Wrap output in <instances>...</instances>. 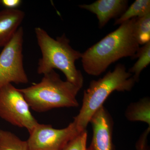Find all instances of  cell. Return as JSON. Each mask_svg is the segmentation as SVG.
<instances>
[{"label": "cell", "mask_w": 150, "mask_h": 150, "mask_svg": "<svg viewBox=\"0 0 150 150\" xmlns=\"http://www.w3.org/2000/svg\"><path fill=\"white\" fill-rule=\"evenodd\" d=\"M136 18L120 25L117 29L82 53V64L87 74L97 76L119 59L128 57L133 59L140 48L134 33Z\"/></svg>", "instance_id": "1"}, {"label": "cell", "mask_w": 150, "mask_h": 150, "mask_svg": "<svg viewBox=\"0 0 150 150\" xmlns=\"http://www.w3.org/2000/svg\"><path fill=\"white\" fill-rule=\"evenodd\" d=\"M34 30L42 54L38 61V74L44 75L57 69L64 74L67 81L81 88L83 76L77 69L75 63L81 59L82 53L71 47L64 33L54 39L41 28L36 27Z\"/></svg>", "instance_id": "2"}, {"label": "cell", "mask_w": 150, "mask_h": 150, "mask_svg": "<svg viewBox=\"0 0 150 150\" xmlns=\"http://www.w3.org/2000/svg\"><path fill=\"white\" fill-rule=\"evenodd\" d=\"M136 82L132 74L120 64L103 77L92 81L84 92L82 105L73 121L79 132L82 134L86 131L93 115L103 105L110 94L115 91H130Z\"/></svg>", "instance_id": "3"}, {"label": "cell", "mask_w": 150, "mask_h": 150, "mask_svg": "<svg viewBox=\"0 0 150 150\" xmlns=\"http://www.w3.org/2000/svg\"><path fill=\"white\" fill-rule=\"evenodd\" d=\"M43 75L40 82L19 89L32 110L41 112L54 108L79 106L76 96L80 88L62 80L54 70Z\"/></svg>", "instance_id": "4"}, {"label": "cell", "mask_w": 150, "mask_h": 150, "mask_svg": "<svg viewBox=\"0 0 150 150\" xmlns=\"http://www.w3.org/2000/svg\"><path fill=\"white\" fill-rule=\"evenodd\" d=\"M0 117L13 126L25 128L29 133L38 123L23 94L12 84L0 88Z\"/></svg>", "instance_id": "5"}, {"label": "cell", "mask_w": 150, "mask_h": 150, "mask_svg": "<svg viewBox=\"0 0 150 150\" xmlns=\"http://www.w3.org/2000/svg\"><path fill=\"white\" fill-rule=\"evenodd\" d=\"M23 28L20 27L0 53V88L12 83L29 81L23 67Z\"/></svg>", "instance_id": "6"}, {"label": "cell", "mask_w": 150, "mask_h": 150, "mask_svg": "<svg viewBox=\"0 0 150 150\" xmlns=\"http://www.w3.org/2000/svg\"><path fill=\"white\" fill-rule=\"evenodd\" d=\"M82 134L74 121L62 129L38 123L29 133L27 142L29 150H63L69 142Z\"/></svg>", "instance_id": "7"}, {"label": "cell", "mask_w": 150, "mask_h": 150, "mask_svg": "<svg viewBox=\"0 0 150 150\" xmlns=\"http://www.w3.org/2000/svg\"><path fill=\"white\" fill-rule=\"evenodd\" d=\"M89 123L92 126V139L86 150H113V121L109 112L103 105L91 117Z\"/></svg>", "instance_id": "8"}, {"label": "cell", "mask_w": 150, "mask_h": 150, "mask_svg": "<svg viewBox=\"0 0 150 150\" xmlns=\"http://www.w3.org/2000/svg\"><path fill=\"white\" fill-rule=\"evenodd\" d=\"M128 5L126 0H98L90 4L79 6L96 15L98 26L101 28L111 19L120 16L126 10Z\"/></svg>", "instance_id": "9"}, {"label": "cell", "mask_w": 150, "mask_h": 150, "mask_svg": "<svg viewBox=\"0 0 150 150\" xmlns=\"http://www.w3.org/2000/svg\"><path fill=\"white\" fill-rule=\"evenodd\" d=\"M25 16L24 11L17 8L0 11V47H4L10 41Z\"/></svg>", "instance_id": "10"}, {"label": "cell", "mask_w": 150, "mask_h": 150, "mask_svg": "<svg viewBox=\"0 0 150 150\" xmlns=\"http://www.w3.org/2000/svg\"><path fill=\"white\" fill-rule=\"evenodd\" d=\"M150 99L145 97L129 105L125 112V116L129 121H142L146 123L150 127Z\"/></svg>", "instance_id": "11"}, {"label": "cell", "mask_w": 150, "mask_h": 150, "mask_svg": "<svg viewBox=\"0 0 150 150\" xmlns=\"http://www.w3.org/2000/svg\"><path fill=\"white\" fill-rule=\"evenodd\" d=\"M150 13V0H136L129 8L116 19L114 25H119L136 18L142 17Z\"/></svg>", "instance_id": "12"}, {"label": "cell", "mask_w": 150, "mask_h": 150, "mask_svg": "<svg viewBox=\"0 0 150 150\" xmlns=\"http://www.w3.org/2000/svg\"><path fill=\"white\" fill-rule=\"evenodd\" d=\"M138 58L134 66L129 70L136 82L139 81L140 74L150 63V41L140 48L133 59Z\"/></svg>", "instance_id": "13"}, {"label": "cell", "mask_w": 150, "mask_h": 150, "mask_svg": "<svg viewBox=\"0 0 150 150\" xmlns=\"http://www.w3.org/2000/svg\"><path fill=\"white\" fill-rule=\"evenodd\" d=\"M0 150H29L27 141L10 131L0 130Z\"/></svg>", "instance_id": "14"}, {"label": "cell", "mask_w": 150, "mask_h": 150, "mask_svg": "<svg viewBox=\"0 0 150 150\" xmlns=\"http://www.w3.org/2000/svg\"><path fill=\"white\" fill-rule=\"evenodd\" d=\"M134 37L139 45L150 41V13L142 17L137 18L134 25Z\"/></svg>", "instance_id": "15"}, {"label": "cell", "mask_w": 150, "mask_h": 150, "mask_svg": "<svg viewBox=\"0 0 150 150\" xmlns=\"http://www.w3.org/2000/svg\"><path fill=\"white\" fill-rule=\"evenodd\" d=\"M87 139V134L86 131L69 142L63 150H83Z\"/></svg>", "instance_id": "16"}, {"label": "cell", "mask_w": 150, "mask_h": 150, "mask_svg": "<svg viewBox=\"0 0 150 150\" xmlns=\"http://www.w3.org/2000/svg\"><path fill=\"white\" fill-rule=\"evenodd\" d=\"M150 127H149L148 129L146 130V131L142 135L136 146L137 150H147V137L150 132Z\"/></svg>", "instance_id": "17"}, {"label": "cell", "mask_w": 150, "mask_h": 150, "mask_svg": "<svg viewBox=\"0 0 150 150\" xmlns=\"http://www.w3.org/2000/svg\"><path fill=\"white\" fill-rule=\"evenodd\" d=\"M21 3V0H1V4L5 7L6 8L16 9Z\"/></svg>", "instance_id": "18"}, {"label": "cell", "mask_w": 150, "mask_h": 150, "mask_svg": "<svg viewBox=\"0 0 150 150\" xmlns=\"http://www.w3.org/2000/svg\"><path fill=\"white\" fill-rule=\"evenodd\" d=\"M86 144H85L84 145L83 150H86Z\"/></svg>", "instance_id": "19"}, {"label": "cell", "mask_w": 150, "mask_h": 150, "mask_svg": "<svg viewBox=\"0 0 150 150\" xmlns=\"http://www.w3.org/2000/svg\"><path fill=\"white\" fill-rule=\"evenodd\" d=\"M1 4V0H0V5Z\"/></svg>", "instance_id": "20"}]
</instances>
